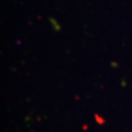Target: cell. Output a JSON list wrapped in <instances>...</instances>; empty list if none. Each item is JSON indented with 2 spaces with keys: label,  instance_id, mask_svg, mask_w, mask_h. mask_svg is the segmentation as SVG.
<instances>
[{
  "label": "cell",
  "instance_id": "6da1fadb",
  "mask_svg": "<svg viewBox=\"0 0 132 132\" xmlns=\"http://www.w3.org/2000/svg\"><path fill=\"white\" fill-rule=\"evenodd\" d=\"M95 118H96V120H97V121H98V122H99V124H102L103 122H105V120H103L102 118H101V119H100V118H99L98 116H97V114L95 116Z\"/></svg>",
  "mask_w": 132,
  "mask_h": 132
}]
</instances>
